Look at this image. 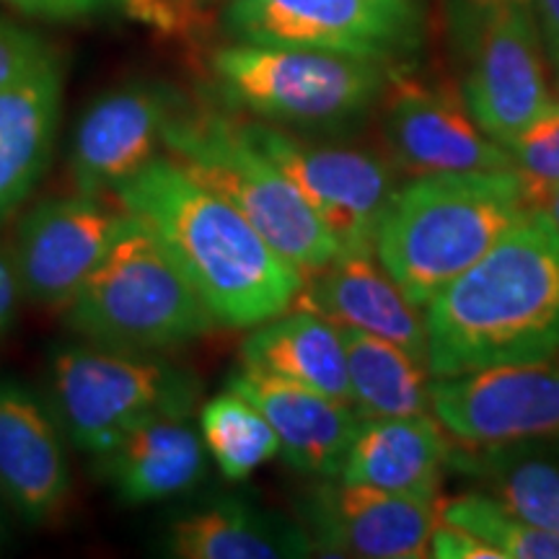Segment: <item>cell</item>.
I'll return each mask as SVG.
<instances>
[{
	"label": "cell",
	"instance_id": "cell-1",
	"mask_svg": "<svg viewBox=\"0 0 559 559\" xmlns=\"http://www.w3.org/2000/svg\"><path fill=\"white\" fill-rule=\"evenodd\" d=\"M111 198L158 236L221 326H260L304 290V272L171 156L153 158Z\"/></svg>",
	"mask_w": 559,
	"mask_h": 559
},
{
	"label": "cell",
	"instance_id": "cell-2",
	"mask_svg": "<svg viewBox=\"0 0 559 559\" xmlns=\"http://www.w3.org/2000/svg\"><path fill=\"white\" fill-rule=\"evenodd\" d=\"M432 379L559 353V230L531 207L425 306Z\"/></svg>",
	"mask_w": 559,
	"mask_h": 559
},
{
	"label": "cell",
	"instance_id": "cell-3",
	"mask_svg": "<svg viewBox=\"0 0 559 559\" xmlns=\"http://www.w3.org/2000/svg\"><path fill=\"white\" fill-rule=\"evenodd\" d=\"M528 210L513 169L415 177L396 187L373 251L404 296L425 309Z\"/></svg>",
	"mask_w": 559,
	"mask_h": 559
},
{
	"label": "cell",
	"instance_id": "cell-4",
	"mask_svg": "<svg viewBox=\"0 0 559 559\" xmlns=\"http://www.w3.org/2000/svg\"><path fill=\"white\" fill-rule=\"evenodd\" d=\"M62 311L79 340L130 353L164 355L218 326L169 249L135 215Z\"/></svg>",
	"mask_w": 559,
	"mask_h": 559
},
{
	"label": "cell",
	"instance_id": "cell-5",
	"mask_svg": "<svg viewBox=\"0 0 559 559\" xmlns=\"http://www.w3.org/2000/svg\"><path fill=\"white\" fill-rule=\"evenodd\" d=\"M200 379L158 353H130L79 340L47 360V400L75 449L91 459L140 425L192 417Z\"/></svg>",
	"mask_w": 559,
	"mask_h": 559
},
{
	"label": "cell",
	"instance_id": "cell-6",
	"mask_svg": "<svg viewBox=\"0 0 559 559\" xmlns=\"http://www.w3.org/2000/svg\"><path fill=\"white\" fill-rule=\"evenodd\" d=\"M164 148L194 179L221 194L306 277L340 254V243L272 160L249 143L241 122L181 107Z\"/></svg>",
	"mask_w": 559,
	"mask_h": 559
},
{
	"label": "cell",
	"instance_id": "cell-7",
	"mask_svg": "<svg viewBox=\"0 0 559 559\" xmlns=\"http://www.w3.org/2000/svg\"><path fill=\"white\" fill-rule=\"evenodd\" d=\"M223 102L283 128L353 122L386 94L389 66L353 55L234 41L210 60Z\"/></svg>",
	"mask_w": 559,
	"mask_h": 559
},
{
	"label": "cell",
	"instance_id": "cell-8",
	"mask_svg": "<svg viewBox=\"0 0 559 559\" xmlns=\"http://www.w3.org/2000/svg\"><path fill=\"white\" fill-rule=\"evenodd\" d=\"M461 99L489 138L506 145L555 99L547 52L528 0H453Z\"/></svg>",
	"mask_w": 559,
	"mask_h": 559
},
{
	"label": "cell",
	"instance_id": "cell-9",
	"mask_svg": "<svg viewBox=\"0 0 559 559\" xmlns=\"http://www.w3.org/2000/svg\"><path fill=\"white\" fill-rule=\"evenodd\" d=\"M234 41L306 47L394 66L423 45L417 0H226Z\"/></svg>",
	"mask_w": 559,
	"mask_h": 559
},
{
	"label": "cell",
	"instance_id": "cell-10",
	"mask_svg": "<svg viewBox=\"0 0 559 559\" xmlns=\"http://www.w3.org/2000/svg\"><path fill=\"white\" fill-rule=\"evenodd\" d=\"M241 130L309 202L340 251H373L376 230L400 187L386 160L360 148L311 143L270 122H241Z\"/></svg>",
	"mask_w": 559,
	"mask_h": 559
},
{
	"label": "cell",
	"instance_id": "cell-11",
	"mask_svg": "<svg viewBox=\"0 0 559 559\" xmlns=\"http://www.w3.org/2000/svg\"><path fill=\"white\" fill-rule=\"evenodd\" d=\"M130 223L120 202L81 192L26 210L11 243L24 298L41 309H66Z\"/></svg>",
	"mask_w": 559,
	"mask_h": 559
},
{
	"label": "cell",
	"instance_id": "cell-12",
	"mask_svg": "<svg viewBox=\"0 0 559 559\" xmlns=\"http://www.w3.org/2000/svg\"><path fill=\"white\" fill-rule=\"evenodd\" d=\"M432 415L464 445L559 440V353L436 379Z\"/></svg>",
	"mask_w": 559,
	"mask_h": 559
},
{
	"label": "cell",
	"instance_id": "cell-13",
	"mask_svg": "<svg viewBox=\"0 0 559 559\" xmlns=\"http://www.w3.org/2000/svg\"><path fill=\"white\" fill-rule=\"evenodd\" d=\"M438 502L332 477L306 489L296 513L317 555L423 559L440 523Z\"/></svg>",
	"mask_w": 559,
	"mask_h": 559
},
{
	"label": "cell",
	"instance_id": "cell-14",
	"mask_svg": "<svg viewBox=\"0 0 559 559\" xmlns=\"http://www.w3.org/2000/svg\"><path fill=\"white\" fill-rule=\"evenodd\" d=\"M185 107L177 91L132 81L91 102L73 130L68 151L75 192L107 198L160 156L166 130Z\"/></svg>",
	"mask_w": 559,
	"mask_h": 559
},
{
	"label": "cell",
	"instance_id": "cell-15",
	"mask_svg": "<svg viewBox=\"0 0 559 559\" xmlns=\"http://www.w3.org/2000/svg\"><path fill=\"white\" fill-rule=\"evenodd\" d=\"M383 135L391 158L409 177L510 169L506 145L489 138L461 96L391 75Z\"/></svg>",
	"mask_w": 559,
	"mask_h": 559
},
{
	"label": "cell",
	"instance_id": "cell-16",
	"mask_svg": "<svg viewBox=\"0 0 559 559\" xmlns=\"http://www.w3.org/2000/svg\"><path fill=\"white\" fill-rule=\"evenodd\" d=\"M66 440L50 400L0 376V495L29 526H45L68 506L73 477Z\"/></svg>",
	"mask_w": 559,
	"mask_h": 559
},
{
	"label": "cell",
	"instance_id": "cell-17",
	"mask_svg": "<svg viewBox=\"0 0 559 559\" xmlns=\"http://www.w3.org/2000/svg\"><path fill=\"white\" fill-rule=\"evenodd\" d=\"M226 386L247 396L267 417L280 440V453L298 474L319 479L340 477L349 445L366 419L355 404L247 366L234 370Z\"/></svg>",
	"mask_w": 559,
	"mask_h": 559
},
{
	"label": "cell",
	"instance_id": "cell-18",
	"mask_svg": "<svg viewBox=\"0 0 559 559\" xmlns=\"http://www.w3.org/2000/svg\"><path fill=\"white\" fill-rule=\"evenodd\" d=\"M293 306L319 313L334 326L396 342L428 362L425 317L381 267L376 251H340L332 264L306 277Z\"/></svg>",
	"mask_w": 559,
	"mask_h": 559
},
{
	"label": "cell",
	"instance_id": "cell-19",
	"mask_svg": "<svg viewBox=\"0 0 559 559\" xmlns=\"http://www.w3.org/2000/svg\"><path fill=\"white\" fill-rule=\"evenodd\" d=\"M453 453L456 440L428 412L368 417L349 445L340 479L438 500L443 474L453 466Z\"/></svg>",
	"mask_w": 559,
	"mask_h": 559
},
{
	"label": "cell",
	"instance_id": "cell-20",
	"mask_svg": "<svg viewBox=\"0 0 559 559\" xmlns=\"http://www.w3.org/2000/svg\"><path fill=\"white\" fill-rule=\"evenodd\" d=\"M158 555L171 559H304L317 557L300 521L241 498H215L185 510L164 528Z\"/></svg>",
	"mask_w": 559,
	"mask_h": 559
},
{
	"label": "cell",
	"instance_id": "cell-21",
	"mask_svg": "<svg viewBox=\"0 0 559 559\" xmlns=\"http://www.w3.org/2000/svg\"><path fill=\"white\" fill-rule=\"evenodd\" d=\"M94 472L122 506H153L200 485L207 474V449L190 417L153 419L94 456Z\"/></svg>",
	"mask_w": 559,
	"mask_h": 559
},
{
	"label": "cell",
	"instance_id": "cell-22",
	"mask_svg": "<svg viewBox=\"0 0 559 559\" xmlns=\"http://www.w3.org/2000/svg\"><path fill=\"white\" fill-rule=\"evenodd\" d=\"M62 109V73L50 55L0 91V226L24 207L52 164Z\"/></svg>",
	"mask_w": 559,
	"mask_h": 559
},
{
	"label": "cell",
	"instance_id": "cell-23",
	"mask_svg": "<svg viewBox=\"0 0 559 559\" xmlns=\"http://www.w3.org/2000/svg\"><path fill=\"white\" fill-rule=\"evenodd\" d=\"M239 358L241 366L353 404L340 326L319 313L296 309L251 326Z\"/></svg>",
	"mask_w": 559,
	"mask_h": 559
},
{
	"label": "cell",
	"instance_id": "cell-24",
	"mask_svg": "<svg viewBox=\"0 0 559 559\" xmlns=\"http://www.w3.org/2000/svg\"><path fill=\"white\" fill-rule=\"evenodd\" d=\"M479 485V492L534 526L559 534V453L547 440L508 445H456L453 466Z\"/></svg>",
	"mask_w": 559,
	"mask_h": 559
},
{
	"label": "cell",
	"instance_id": "cell-25",
	"mask_svg": "<svg viewBox=\"0 0 559 559\" xmlns=\"http://www.w3.org/2000/svg\"><path fill=\"white\" fill-rule=\"evenodd\" d=\"M353 404L362 417H409L432 409L430 368L423 358L376 334L340 326Z\"/></svg>",
	"mask_w": 559,
	"mask_h": 559
},
{
	"label": "cell",
	"instance_id": "cell-26",
	"mask_svg": "<svg viewBox=\"0 0 559 559\" xmlns=\"http://www.w3.org/2000/svg\"><path fill=\"white\" fill-rule=\"evenodd\" d=\"M200 436L207 456L228 481L249 479L280 453V440L267 417L228 386L202 404Z\"/></svg>",
	"mask_w": 559,
	"mask_h": 559
},
{
	"label": "cell",
	"instance_id": "cell-27",
	"mask_svg": "<svg viewBox=\"0 0 559 559\" xmlns=\"http://www.w3.org/2000/svg\"><path fill=\"white\" fill-rule=\"evenodd\" d=\"M438 519L472 531L506 559H559V534L523 521L479 489L440 500Z\"/></svg>",
	"mask_w": 559,
	"mask_h": 559
},
{
	"label": "cell",
	"instance_id": "cell-28",
	"mask_svg": "<svg viewBox=\"0 0 559 559\" xmlns=\"http://www.w3.org/2000/svg\"><path fill=\"white\" fill-rule=\"evenodd\" d=\"M506 151L526 202L536 207L544 194L559 187V99H551L519 135L508 140Z\"/></svg>",
	"mask_w": 559,
	"mask_h": 559
},
{
	"label": "cell",
	"instance_id": "cell-29",
	"mask_svg": "<svg viewBox=\"0 0 559 559\" xmlns=\"http://www.w3.org/2000/svg\"><path fill=\"white\" fill-rule=\"evenodd\" d=\"M55 55L37 32L0 19V91L9 88Z\"/></svg>",
	"mask_w": 559,
	"mask_h": 559
},
{
	"label": "cell",
	"instance_id": "cell-30",
	"mask_svg": "<svg viewBox=\"0 0 559 559\" xmlns=\"http://www.w3.org/2000/svg\"><path fill=\"white\" fill-rule=\"evenodd\" d=\"M5 3L26 16L47 21H75L111 9L128 11V0H5Z\"/></svg>",
	"mask_w": 559,
	"mask_h": 559
},
{
	"label": "cell",
	"instance_id": "cell-31",
	"mask_svg": "<svg viewBox=\"0 0 559 559\" xmlns=\"http://www.w3.org/2000/svg\"><path fill=\"white\" fill-rule=\"evenodd\" d=\"M428 557L436 559H506L492 544L479 539L472 531L449 526V523H438L432 531Z\"/></svg>",
	"mask_w": 559,
	"mask_h": 559
},
{
	"label": "cell",
	"instance_id": "cell-32",
	"mask_svg": "<svg viewBox=\"0 0 559 559\" xmlns=\"http://www.w3.org/2000/svg\"><path fill=\"white\" fill-rule=\"evenodd\" d=\"M24 298L21 290V280L16 262H13V251L9 243H0V347L11 337L13 326H16L19 304Z\"/></svg>",
	"mask_w": 559,
	"mask_h": 559
},
{
	"label": "cell",
	"instance_id": "cell-33",
	"mask_svg": "<svg viewBox=\"0 0 559 559\" xmlns=\"http://www.w3.org/2000/svg\"><path fill=\"white\" fill-rule=\"evenodd\" d=\"M192 5L194 0H128V11L132 16L148 21L164 32L179 29Z\"/></svg>",
	"mask_w": 559,
	"mask_h": 559
},
{
	"label": "cell",
	"instance_id": "cell-34",
	"mask_svg": "<svg viewBox=\"0 0 559 559\" xmlns=\"http://www.w3.org/2000/svg\"><path fill=\"white\" fill-rule=\"evenodd\" d=\"M536 24H539L544 52L559 79V0H531Z\"/></svg>",
	"mask_w": 559,
	"mask_h": 559
},
{
	"label": "cell",
	"instance_id": "cell-35",
	"mask_svg": "<svg viewBox=\"0 0 559 559\" xmlns=\"http://www.w3.org/2000/svg\"><path fill=\"white\" fill-rule=\"evenodd\" d=\"M534 210H542V213L547 215V218L555 223L559 230V187H555V190H549L547 194H544V198L536 202Z\"/></svg>",
	"mask_w": 559,
	"mask_h": 559
},
{
	"label": "cell",
	"instance_id": "cell-36",
	"mask_svg": "<svg viewBox=\"0 0 559 559\" xmlns=\"http://www.w3.org/2000/svg\"><path fill=\"white\" fill-rule=\"evenodd\" d=\"M5 500L3 495H0V551L5 549V544L11 539V528H9V513H5Z\"/></svg>",
	"mask_w": 559,
	"mask_h": 559
},
{
	"label": "cell",
	"instance_id": "cell-37",
	"mask_svg": "<svg viewBox=\"0 0 559 559\" xmlns=\"http://www.w3.org/2000/svg\"><path fill=\"white\" fill-rule=\"evenodd\" d=\"M528 3H531V0H528Z\"/></svg>",
	"mask_w": 559,
	"mask_h": 559
}]
</instances>
